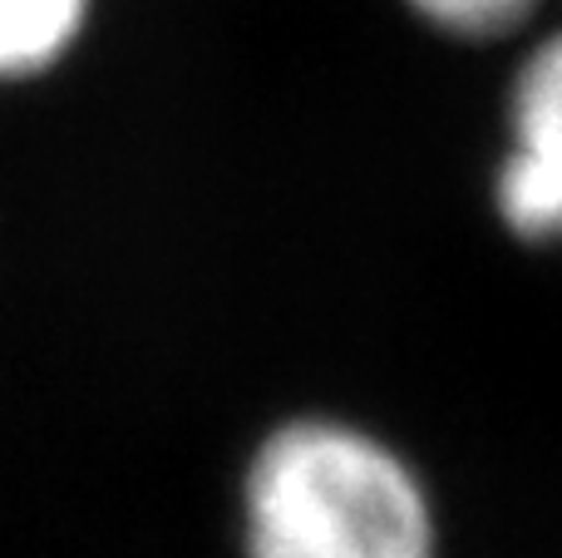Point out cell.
<instances>
[{"label": "cell", "mask_w": 562, "mask_h": 558, "mask_svg": "<svg viewBox=\"0 0 562 558\" xmlns=\"http://www.w3.org/2000/svg\"><path fill=\"white\" fill-rule=\"evenodd\" d=\"M243 558H445V500L415 450L346 405L281 411L233 480Z\"/></svg>", "instance_id": "obj_1"}, {"label": "cell", "mask_w": 562, "mask_h": 558, "mask_svg": "<svg viewBox=\"0 0 562 558\" xmlns=\"http://www.w3.org/2000/svg\"><path fill=\"white\" fill-rule=\"evenodd\" d=\"M484 208L518 253L562 257V10L508 49Z\"/></svg>", "instance_id": "obj_2"}, {"label": "cell", "mask_w": 562, "mask_h": 558, "mask_svg": "<svg viewBox=\"0 0 562 558\" xmlns=\"http://www.w3.org/2000/svg\"><path fill=\"white\" fill-rule=\"evenodd\" d=\"M104 0H0V94L65 75L94 40Z\"/></svg>", "instance_id": "obj_3"}, {"label": "cell", "mask_w": 562, "mask_h": 558, "mask_svg": "<svg viewBox=\"0 0 562 558\" xmlns=\"http://www.w3.org/2000/svg\"><path fill=\"white\" fill-rule=\"evenodd\" d=\"M395 10L449 49H514L558 15L562 0H395Z\"/></svg>", "instance_id": "obj_4"}]
</instances>
